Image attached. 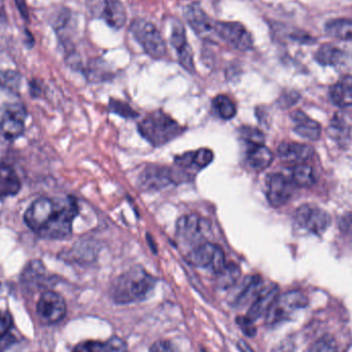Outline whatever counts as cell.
Here are the masks:
<instances>
[{
    "label": "cell",
    "instance_id": "obj_1",
    "mask_svg": "<svg viewBox=\"0 0 352 352\" xmlns=\"http://www.w3.org/2000/svg\"><path fill=\"white\" fill-rule=\"evenodd\" d=\"M78 212V201L74 196L41 197L25 211L24 221L43 239L63 240L72 235Z\"/></svg>",
    "mask_w": 352,
    "mask_h": 352
},
{
    "label": "cell",
    "instance_id": "obj_2",
    "mask_svg": "<svg viewBox=\"0 0 352 352\" xmlns=\"http://www.w3.org/2000/svg\"><path fill=\"white\" fill-rule=\"evenodd\" d=\"M156 279L142 267H133L118 277L111 287V297L118 304H130L146 299L156 287Z\"/></svg>",
    "mask_w": 352,
    "mask_h": 352
},
{
    "label": "cell",
    "instance_id": "obj_3",
    "mask_svg": "<svg viewBox=\"0 0 352 352\" xmlns=\"http://www.w3.org/2000/svg\"><path fill=\"white\" fill-rule=\"evenodd\" d=\"M138 131L154 146H162L184 133V128L173 118L158 111L146 116L140 124Z\"/></svg>",
    "mask_w": 352,
    "mask_h": 352
},
{
    "label": "cell",
    "instance_id": "obj_4",
    "mask_svg": "<svg viewBox=\"0 0 352 352\" xmlns=\"http://www.w3.org/2000/svg\"><path fill=\"white\" fill-rule=\"evenodd\" d=\"M176 236L184 243L192 246V248H196L209 242L211 236L210 221L195 213L182 215L176 223Z\"/></svg>",
    "mask_w": 352,
    "mask_h": 352
},
{
    "label": "cell",
    "instance_id": "obj_5",
    "mask_svg": "<svg viewBox=\"0 0 352 352\" xmlns=\"http://www.w3.org/2000/svg\"><path fill=\"white\" fill-rule=\"evenodd\" d=\"M131 32L142 49L150 57L162 59L166 55V43L153 23L144 19H136L132 22Z\"/></svg>",
    "mask_w": 352,
    "mask_h": 352
},
{
    "label": "cell",
    "instance_id": "obj_6",
    "mask_svg": "<svg viewBox=\"0 0 352 352\" xmlns=\"http://www.w3.org/2000/svg\"><path fill=\"white\" fill-rule=\"evenodd\" d=\"M27 109L22 103H8L0 107V138L14 142L24 134Z\"/></svg>",
    "mask_w": 352,
    "mask_h": 352
},
{
    "label": "cell",
    "instance_id": "obj_7",
    "mask_svg": "<svg viewBox=\"0 0 352 352\" xmlns=\"http://www.w3.org/2000/svg\"><path fill=\"white\" fill-rule=\"evenodd\" d=\"M307 305L308 298L302 292L291 291L278 295L266 314V322L270 326L278 324Z\"/></svg>",
    "mask_w": 352,
    "mask_h": 352
},
{
    "label": "cell",
    "instance_id": "obj_8",
    "mask_svg": "<svg viewBox=\"0 0 352 352\" xmlns=\"http://www.w3.org/2000/svg\"><path fill=\"white\" fill-rule=\"evenodd\" d=\"M186 260L194 266L210 268L215 274L221 272L226 266L225 252L211 242H205L192 248Z\"/></svg>",
    "mask_w": 352,
    "mask_h": 352
},
{
    "label": "cell",
    "instance_id": "obj_9",
    "mask_svg": "<svg viewBox=\"0 0 352 352\" xmlns=\"http://www.w3.org/2000/svg\"><path fill=\"white\" fill-rule=\"evenodd\" d=\"M184 176L186 175H182L175 169L152 166L142 171L138 178V184L142 190L154 192L167 188L170 184H177L179 180L184 179Z\"/></svg>",
    "mask_w": 352,
    "mask_h": 352
},
{
    "label": "cell",
    "instance_id": "obj_10",
    "mask_svg": "<svg viewBox=\"0 0 352 352\" xmlns=\"http://www.w3.org/2000/svg\"><path fill=\"white\" fill-rule=\"evenodd\" d=\"M300 227L316 235H322L331 223V217L326 210L316 205L304 204L298 208L295 215Z\"/></svg>",
    "mask_w": 352,
    "mask_h": 352
},
{
    "label": "cell",
    "instance_id": "obj_11",
    "mask_svg": "<svg viewBox=\"0 0 352 352\" xmlns=\"http://www.w3.org/2000/svg\"><path fill=\"white\" fill-rule=\"evenodd\" d=\"M215 33L219 38L239 51H248L254 45L252 34L243 24L238 22H215Z\"/></svg>",
    "mask_w": 352,
    "mask_h": 352
},
{
    "label": "cell",
    "instance_id": "obj_12",
    "mask_svg": "<svg viewBox=\"0 0 352 352\" xmlns=\"http://www.w3.org/2000/svg\"><path fill=\"white\" fill-rule=\"evenodd\" d=\"M36 311L41 320L45 324L59 322L66 314L65 300L56 292H43L37 303Z\"/></svg>",
    "mask_w": 352,
    "mask_h": 352
},
{
    "label": "cell",
    "instance_id": "obj_13",
    "mask_svg": "<svg viewBox=\"0 0 352 352\" xmlns=\"http://www.w3.org/2000/svg\"><path fill=\"white\" fill-rule=\"evenodd\" d=\"M184 18L200 38L205 41H212L217 38L215 33V22L199 4L192 3L186 6L184 10Z\"/></svg>",
    "mask_w": 352,
    "mask_h": 352
},
{
    "label": "cell",
    "instance_id": "obj_14",
    "mask_svg": "<svg viewBox=\"0 0 352 352\" xmlns=\"http://www.w3.org/2000/svg\"><path fill=\"white\" fill-rule=\"evenodd\" d=\"M294 186L285 175L272 173L266 178V196L271 206L278 208L289 202Z\"/></svg>",
    "mask_w": 352,
    "mask_h": 352
},
{
    "label": "cell",
    "instance_id": "obj_15",
    "mask_svg": "<svg viewBox=\"0 0 352 352\" xmlns=\"http://www.w3.org/2000/svg\"><path fill=\"white\" fill-rule=\"evenodd\" d=\"M170 43L175 47L176 53H177L178 61L180 65L186 70V72H195L194 56L190 49V45L186 41V30H184V25L176 20L173 24V30H171Z\"/></svg>",
    "mask_w": 352,
    "mask_h": 352
},
{
    "label": "cell",
    "instance_id": "obj_16",
    "mask_svg": "<svg viewBox=\"0 0 352 352\" xmlns=\"http://www.w3.org/2000/svg\"><path fill=\"white\" fill-rule=\"evenodd\" d=\"M316 60L324 66L344 67V66L351 63L352 54L345 50L344 47L326 43V45H322L316 52Z\"/></svg>",
    "mask_w": 352,
    "mask_h": 352
},
{
    "label": "cell",
    "instance_id": "obj_17",
    "mask_svg": "<svg viewBox=\"0 0 352 352\" xmlns=\"http://www.w3.org/2000/svg\"><path fill=\"white\" fill-rule=\"evenodd\" d=\"M279 295V289L276 285H271V287H264L261 289L260 293L256 296V300L252 303V307L248 310V314L244 318L248 322L254 324L256 320L262 318L264 314L268 312L269 308L272 305Z\"/></svg>",
    "mask_w": 352,
    "mask_h": 352
},
{
    "label": "cell",
    "instance_id": "obj_18",
    "mask_svg": "<svg viewBox=\"0 0 352 352\" xmlns=\"http://www.w3.org/2000/svg\"><path fill=\"white\" fill-rule=\"evenodd\" d=\"M292 121L294 124V130L298 135L309 142H316L322 135V127L318 122L310 119L306 113L301 111L292 113Z\"/></svg>",
    "mask_w": 352,
    "mask_h": 352
},
{
    "label": "cell",
    "instance_id": "obj_19",
    "mask_svg": "<svg viewBox=\"0 0 352 352\" xmlns=\"http://www.w3.org/2000/svg\"><path fill=\"white\" fill-rule=\"evenodd\" d=\"M314 155V148L308 144L285 142L278 148V156L281 160L289 164H302Z\"/></svg>",
    "mask_w": 352,
    "mask_h": 352
},
{
    "label": "cell",
    "instance_id": "obj_20",
    "mask_svg": "<svg viewBox=\"0 0 352 352\" xmlns=\"http://www.w3.org/2000/svg\"><path fill=\"white\" fill-rule=\"evenodd\" d=\"M45 267L43 263L39 260L32 261L29 263L21 275V283L25 289L30 292L41 289L45 285Z\"/></svg>",
    "mask_w": 352,
    "mask_h": 352
},
{
    "label": "cell",
    "instance_id": "obj_21",
    "mask_svg": "<svg viewBox=\"0 0 352 352\" xmlns=\"http://www.w3.org/2000/svg\"><path fill=\"white\" fill-rule=\"evenodd\" d=\"M103 20L113 29H121L127 21V12L121 0H102Z\"/></svg>",
    "mask_w": 352,
    "mask_h": 352
},
{
    "label": "cell",
    "instance_id": "obj_22",
    "mask_svg": "<svg viewBox=\"0 0 352 352\" xmlns=\"http://www.w3.org/2000/svg\"><path fill=\"white\" fill-rule=\"evenodd\" d=\"M22 188V182L14 168L0 163V200L16 196Z\"/></svg>",
    "mask_w": 352,
    "mask_h": 352
},
{
    "label": "cell",
    "instance_id": "obj_23",
    "mask_svg": "<svg viewBox=\"0 0 352 352\" xmlns=\"http://www.w3.org/2000/svg\"><path fill=\"white\" fill-rule=\"evenodd\" d=\"M72 352H127V344L123 339L113 337L107 341H86L76 345Z\"/></svg>",
    "mask_w": 352,
    "mask_h": 352
},
{
    "label": "cell",
    "instance_id": "obj_24",
    "mask_svg": "<svg viewBox=\"0 0 352 352\" xmlns=\"http://www.w3.org/2000/svg\"><path fill=\"white\" fill-rule=\"evenodd\" d=\"M213 157L214 155L212 151L209 148H200L196 152L184 153L180 156L175 157V164L182 168L196 167V168L202 169L212 162Z\"/></svg>",
    "mask_w": 352,
    "mask_h": 352
},
{
    "label": "cell",
    "instance_id": "obj_25",
    "mask_svg": "<svg viewBox=\"0 0 352 352\" xmlns=\"http://www.w3.org/2000/svg\"><path fill=\"white\" fill-rule=\"evenodd\" d=\"M328 134L339 146L341 148H347L351 144V130L347 124L346 120L342 116L336 115L331 121L329 126Z\"/></svg>",
    "mask_w": 352,
    "mask_h": 352
},
{
    "label": "cell",
    "instance_id": "obj_26",
    "mask_svg": "<svg viewBox=\"0 0 352 352\" xmlns=\"http://www.w3.org/2000/svg\"><path fill=\"white\" fill-rule=\"evenodd\" d=\"M14 320L8 311L0 310V352H6L18 342L14 333Z\"/></svg>",
    "mask_w": 352,
    "mask_h": 352
},
{
    "label": "cell",
    "instance_id": "obj_27",
    "mask_svg": "<svg viewBox=\"0 0 352 352\" xmlns=\"http://www.w3.org/2000/svg\"><path fill=\"white\" fill-rule=\"evenodd\" d=\"M273 162V154L264 144L252 146L248 153V163L250 168L263 171L268 168Z\"/></svg>",
    "mask_w": 352,
    "mask_h": 352
},
{
    "label": "cell",
    "instance_id": "obj_28",
    "mask_svg": "<svg viewBox=\"0 0 352 352\" xmlns=\"http://www.w3.org/2000/svg\"><path fill=\"white\" fill-rule=\"evenodd\" d=\"M331 99L337 107H352V78H344L335 84L330 90Z\"/></svg>",
    "mask_w": 352,
    "mask_h": 352
},
{
    "label": "cell",
    "instance_id": "obj_29",
    "mask_svg": "<svg viewBox=\"0 0 352 352\" xmlns=\"http://www.w3.org/2000/svg\"><path fill=\"white\" fill-rule=\"evenodd\" d=\"M326 32L333 38L352 41L351 19H335L327 23Z\"/></svg>",
    "mask_w": 352,
    "mask_h": 352
},
{
    "label": "cell",
    "instance_id": "obj_30",
    "mask_svg": "<svg viewBox=\"0 0 352 352\" xmlns=\"http://www.w3.org/2000/svg\"><path fill=\"white\" fill-rule=\"evenodd\" d=\"M212 107L219 118L223 120H231L237 113L235 103L226 95H219L212 101Z\"/></svg>",
    "mask_w": 352,
    "mask_h": 352
},
{
    "label": "cell",
    "instance_id": "obj_31",
    "mask_svg": "<svg viewBox=\"0 0 352 352\" xmlns=\"http://www.w3.org/2000/svg\"><path fill=\"white\" fill-rule=\"evenodd\" d=\"M292 176H293V180L296 184L299 186H304V188L311 186L316 182L314 169L305 163L296 165Z\"/></svg>",
    "mask_w": 352,
    "mask_h": 352
},
{
    "label": "cell",
    "instance_id": "obj_32",
    "mask_svg": "<svg viewBox=\"0 0 352 352\" xmlns=\"http://www.w3.org/2000/svg\"><path fill=\"white\" fill-rule=\"evenodd\" d=\"M240 274H241V271H240V268L237 265L226 264L223 270L217 274V283L223 289H228V287H231L237 281Z\"/></svg>",
    "mask_w": 352,
    "mask_h": 352
},
{
    "label": "cell",
    "instance_id": "obj_33",
    "mask_svg": "<svg viewBox=\"0 0 352 352\" xmlns=\"http://www.w3.org/2000/svg\"><path fill=\"white\" fill-rule=\"evenodd\" d=\"M242 140L252 146H262L265 144V136L261 130L254 127L244 126L240 129Z\"/></svg>",
    "mask_w": 352,
    "mask_h": 352
},
{
    "label": "cell",
    "instance_id": "obj_34",
    "mask_svg": "<svg viewBox=\"0 0 352 352\" xmlns=\"http://www.w3.org/2000/svg\"><path fill=\"white\" fill-rule=\"evenodd\" d=\"M109 111L117 113V115L126 118V119L138 117V113L127 103H124L123 101L115 100V99H111V101H109Z\"/></svg>",
    "mask_w": 352,
    "mask_h": 352
},
{
    "label": "cell",
    "instance_id": "obj_35",
    "mask_svg": "<svg viewBox=\"0 0 352 352\" xmlns=\"http://www.w3.org/2000/svg\"><path fill=\"white\" fill-rule=\"evenodd\" d=\"M309 352H338V344L332 336H324L312 345Z\"/></svg>",
    "mask_w": 352,
    "mask_h": 352
},
{
    "label": "cell",
    "instance_id": "obj_36",
    "mask_svg": "<svg viewBox=\"0 0 352 352\" xmlns=\"http://www.w3.org/2000/svg\"><path fill=\"white\" fill-rule=\"evenodd\" d=\"M150 352H180L173 343L168 340L157 341L152 345Z\"/></svg>",
    "mask_w": 352,
    "mask_h": 352
},
{
    "label": "cell",
    "instance_id": "obj_37",
    "mask_svg": "<svg viewBox=\"0 0 352 352\" xmlns=\"http://www.w3.org/2000/svg\"><path fill=\"white\" fill-rule=\"evenodd\" d=\"M340 230L347 235H352V212L342 215L340 219Z\"/></svg>",
    "mask_w": 352,
    "mask_h": 352
},
{
    "label": "cell",
    "instance_id": "obj_38",
    "mask_svg": "<svg viewBox=\"0 0 352 352\" xmlns=\"http://www.w3.org/2000/svg\"><path fill=\"white\" fill-rule=\"evenodd\" d=\"M238 324H239L241 330L245 333L248 336H254L256 335V328L254 327V324L252 322H248L245 318H237Z\"/></svg>",
    "mask_w": 352,
    "mask_h": 352
}]
</instances>
